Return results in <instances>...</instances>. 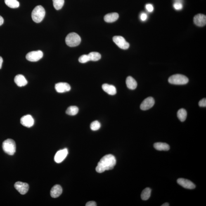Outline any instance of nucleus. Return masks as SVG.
I'll return each instance as SVG.
<instances>
[{"label": "nucleus", "instance_id": "5", "mask_svg": "<svg viewBox=\"0 0 206 206\" xmlns=\"http://www.w3.org/2000/svg\"><path fill=\"white\" fill-rule=\"evenodd\" d=\"M169 83L174 85L186 84L188 82V79L186 76L181 74H176L171 76L168 79Z\"/></svg>", "mask_w": 206, "mask_h": 206}, {"label": "nucleus", "instance_id": "25", "mask_svg": "<svg viewBox=\"0 0 206 206\" xmlns=\"http://www.w3.org/2000/svg\"><path fill=\"white\" fill-rule=\"evenodd\" d=\"M79 112V108L77 106H71L69 107L66 112L67 115L74 116L77 115Z\"/></svg>", "mask_w": 206, "mask_h": 206}, {"label": "nucleus", "instance_id": "2", "mask_svg": "<svg viewBox=\"0 0 206 206\" xmlns=\"http://www.w3.org/2000/svg\"><path fill=\"white\" fill-rule=\"evenodd\" d=\"M45 10L42 6H38L34 8L32 14V18L36 23H40L45 16Z\"/></svg>", "mask_w": 206, "mask_h": 206}, {"label": "nucleus", "instance_id": "23", "mask_svg": "<svg viewBox=\"0 0 206 206\" xmlns=\"http://www.w3.org/2000/svg\"><path fill=\"white\" fill-rule=\"evenodd\" d=\"M4 1L7 6L11 8H17L20 6V3L17 0H5Z\"/></svg>", "mask_w": 206, "mask_h": 206}, {"label": "nucleus", "instance_id": "34", "mask_svg": "<svg viewBox=\"0 0 206 206\" xmlns=\"http://www.w3.org/2000/svg\"><path fill=\"white\" fill-rule=\"evenodd\" d=\"M3 22H4V20H3V17L0 16V26L3 25Z\"/></svg>", "mask_w": 206, "mask_h": 206}, {"label": "nucleus", "instance_id": "10", "mask_svg": "<svg viewBox=\"0 0 206 206\" xmlns=\"http://www.w3.org/2000/svg\"><path fill=\"white\" fill-rule=\"evenodd\" d=\"M14 187L19 193L22 195L25 194L28 191L29 185L27 183L17 182L15 183Z\"/></svg>", "mask_w": 206, "mask_h": 206}, {"label": "nucleus", "instance_id": "18", "mask_svg": "<svg viewBox=\"0 0 206 206\" xmlns=\"http://www.w3.org/2000/svg\"><path fill=\"white\" fill-rule=\"evenodd\" d=\"M119 18L118 14L117 13H112L107 14L104 17L105 21L107 23H113L116 21Z\"/></svg>", "mask_w": 206, "mask_h": 206}, {"label": "nucleus", "instance_id": "27", "mask_svg": "<svg viewBox=\"0 0 206 206\" xmlns=\"http://www.w3.org/2000/svg\"><path fill=\"white\" fill-rule=\"evenodd\" d=\"M101 127V124L98 121H95L91 123L90 125L92 130L96 131L98 130Z\"/></svg>", "mask_w": 206, "mask_h": 206}, {"label": "nucleus", "instance_id": "31", "mask_svg": "<svg viewBox=\"0 0 206 206\" xmlns=\"http://www.w3.org/2000/svg\"><path fill=\"white\" fill-rule=\"evenodd\" d=\"M199 106L200 107H206V99L204 98L201 100L198 103Z\"/></svg>", "mask_w": 206, "mask_h": 206}, {"label": "nucleus", "instance_id": "13", "mask_svg": "<svg viewBox=\"0 0 206 206\" xmlns=\"http://www.w3.org/2000/svg\"><path fill=\"white\" fill-rule=\"evenodd\" d=\"M194 23L198 27H202L206 25V16L202 14H198L194 17Z\"/></svg>", "mask_w": 206, "mask_h": 206}, {"label": "nucleus", "instance_id": "22", "mask_svg": "<svg viewBox=\"0 0 206 206\" xmlns=\"http://www.w3.org/2000/svg\"><path fill=\"white\" fill-rule=\"evenodd\" d=\"M187 116V112L186 110L183 108L180 109L177 112V117L181 122H184L186 120Z\"/></svg>", "mask_w": 206, "mask_h": 206}, {"label": "nucleus", "instance_id": "8", "mask_svg": "<svg viewBox=\"0 0 206 206\" xmlns=\"http://www.w3.org/2000/svg\"><path fill=\"white\" fill-rule=\"evenodd\" d=\"M155 104V100L151 97H149L145 98L142 102L140 108L143 110H147L153 107Z\"/></svg>", "mask_w": 206, "mask_h": 206}, {"label": "nucleus", "instance_id": "4", "mask_svg": "<svg viewBox=\"0 0 206 206\" xmlns=\"http://www.w3.org/2000/svg\"><path fill=\"white\" fill-rule=\"evenodd\" d=\"M65 42L67 46L70 47H74L80 44L81 38L76 33H71L66 38Z\"/></svg>", "mask_w": 206, "mask_h": 206}, {"label": "nucleus", "instance_id": "28", "mask_svg": "<svg viewBox=\"0 0 206 206\" xmlns=\"http://www.w3.org/2000/svg\"><path fill=\"white\" fill-rule=\"evenodd\" d=\"M89 61L90 59L88 55H82L79 58V62L82 63H87Z\"/></svg>", "mask_w": 206, "mask_h": 206}, {"label": "nucleus", "instance_id": "37", "mask_svg": "<svg viewBox=\"0 0 206 206\" xmlns=\"http://www.w3.org/2000/svg\"><path fill=\"white\" fill-rule=\"evenodd\" d=\"M169 204L168 203H164L163 204V205H161V206H169Z\"/></svg>", "mask_w": 206, "mask_h": 206}, {"label": "nucleus", "instance_id": "20", "mask_svg": "<svg viewBox=\"0 0 206 206\" xmlns=\"http://www.w3.org/2000/svg\"><path fill=\"white\" fill-rule=\"evenodd\" d=\"M153 146L156 150L159 151H168L170 149L169 145L165 143H155Z\"/></svg>", "mask_w": 206, "mask_h": 206}, {"label": "nucleus", "instance_id": "24", "mask_svg": "<svg viewBox=\"0 0 206 206\" xmlns=\"http://www.w3.org/2000/svg\"><path fill=\"white\" fill-rule=\"evenodd\" d=\"M88 55L89 57L90 61H98L101 58V55L99 53H97V52H91Z\"/></svg>", "mask_w": 206, "mask_h": 206}, {"label": "nucleus", "instance_id": "29", "mask_svg": "<svg viewBox=\"0 0 206 206\" xmlns=\"http://www.w3.org/2000/svg\"><path fill=\"white\" fill-rule=\"evenodd\" d=\"M183 7L182 3L175 2L173 4L174 9L177 10L182 9Z\"/></svg>", "mask_w": 206, "mask_h": 206}, {"label": "nucleus", "instance_id": "1", "mask_svg": "<svg viewBox=\"0 0 206 206\" xmlns=\"http://www.w3.org/2000/svg\"><path fill=\"white\" fill-rule=\"evenodd\" d=\"M116 164V159L112 154L105 155L100 159L96 167V171L98 173H102L106 170H111Z\"/></svg>", "mask_w": 206, "mask_h": 206}, {"label": "nucleus", "instance_id": "9", "mask_svg": "<svg viewBox=\"0 0 206 206\" xmlns=\"http://www.w3.org/2000/svg\"><path fill=\"white\" fill-rule=\"evenodd\" d=\"M68 154V150L67 148L59 150L55 154L54 160L57 163H59L63 162Z\"/></svg>", "mask_w": 206, "mask_h": 206}, {"label": "nucleus", "instance_id": "21", "mask_svg": "<svg viewBox=\"0 0 206 206\" xmlns=\"http://www.w3.org/2000/svg\"><path fill=\"white\" fill-rule=\"evenodd\" d=\"M152 190L150 188H147L142 192L141 194L142 199L143 200H147L149 198L151 195Z\"/></svg>", "mask_w": 206, "mask_h": 206}, {"label": "nucleus", "instance_id": "15", "mask_svg": "<svg viewBox=\"0 0 206 206\" xmlns=\"http://www.w3.org/2000/svg\"><path fill=\"white\" fill-rule=\"evenodd\" d=\"M62 193V188L59 185H55L53 187L51 190V196L53 198H58Z\"/></svg>", "mask_w": 206, "mask_h": 206}, {"label": "nucleus", "instance_id": "14", "mask_svg": "<svg viewBox=\"0 0 206 206\" xmlns=\"http://www.w3.org/2000/svg\"><path fill=\"white\" fill-rule=\"evenodd\" d=\"M55 89L57 92L63 93L70 90L71 87L68 83H59L55 84Z\"/></svg>", "mask_w": 206, "mask_h": 206}, {"label": "nucleus", "instance_id": "16", "mask_svg": "<svg viewBox=\"0 0 206 206\" xmlns=\"http://www.w3.org/2000/svg\"><path fill=\"white\" fill-rule=\"evenodd\" d=\"M102 88L104 91L108 94L112 96L115 95L117 93V89L116 88L112 85L104 84L102 86Z\"/></svg>", "mask_w": 206, "mask_h": 206}, {"label": "nucleus", "instance_id": "30", "mask_svg": "<svg viewBox=\"0 0 206 206\" xmlns=\"http://www.w3.org/2000/svg\"><path fill=\"white\" fill-rule=\"evenodd\" d=\"M145 8L149 12V13H152V12L153 11L154 8L153 5L151 4H147L145 6Z\"/></svg>", "mask_w": 206, "mask_h": 206}, {"label": "nucleus", "instance_id": "17", "mask_svg": "<svg viewBox=\"0 0 206 206\" xmlns=\"http://www.w3.org/2000/svg\"><path fill=\"white\" fill-rule=\"evenodd\" d=\"M14 81L19 87H23L26 86L28 83L27 79L22 74H18L15 77Z\"/></svg>", "mask_w": 206, "mask_h": 206}, {"label": "nucleus", "instance_id": "33", "mask_svg": "<svg viewBox=\"0 0 206 206\" xmlns=\"http://www.w3.org/2000/svg\"><path fill=\"white\" fill-rule=\"evenodd\" d=\"M86 206H96V202L94 201H89L86 203Z\"/></svg>", "mask_w": 206, "mask_h": 206}, {"label": "nucleus", "instance_id": "6", "mask_svg": "<svg viewBox=\"0 0 206 206\" xmlns=\"http://www.w3.org/2000/svg\"><path fill=\"white\" fill-rule=\"evenodd\" d=\"M43 52L39 50L29 52L26 55V58L29 61L36 62L39 61L43 58Z\"/></svg>", "mask_w": 206, "mask_h": 206}, {"label": "nucleus", "instance_id": "36", "mask_svg": "<svg viewBox=\"0 0 206 206\" xmlns=\"http://www.w3.org/2000/svg\"><path fill=\"white\" fill-rule=\"evenodd\" d=\"M175 2L183 3V0H175Z\"/></svg>", "mask_w": 206, "mask_h": 206}, {"label": "nucleus", "instance_id": "3", "mask_svg": "<svg viewBox=\"0 0 206 206\" xmlns=\"http://www.w3.org/2000/svg\"><path fill=\"white\" fill-rule=\"evenodd\" d=\"M3 148L5 153L10 155H13L16 152V143L13 140L8 138L3 141Z\"/></svg>", "mask_w": 206, "mask_h": 206}, {"label": "nucleus", "instance_id": "19", "mask_svg": "<svg viewBox=\"0 0 206 206\" xmlns=\"http://www.w3.org/2000/svg\"><path fill=\"white\" fill-rule=\"evenodd\" d=\"M126 84L128 88L131 90H134L137 87V83L132 77L129 76L126 79Z\"/></svg>", "mask_w": 206, "mask_h": 206}, {"label": "nucleus", "instance_id": "26", "mask_svg": "<svg viewBox=\"0 0 206 206\" xmlns=\"http://www.w3.org/2000/svg\"><path fill=\"white\" fill-rule=\"evenodd\" d=\"M53 6L55 9L59 10L61 9L64 4V0H53Z\"/></svg>", "mask_w": 206, "mask_h": 206}, {"label": "nucleus", "instance_id": "32", "mask_svg": "<svg viewBox=\"0 0 206 206\" xmlns=\"http://www.w3.org/2000/svg\"><path fill=\"white\" fill-rule=\"evenodd\" d=\"M148 15L145 13H142L141 15H140V18L143 21H145L146 20L147 18H148Z\"/></svg>", "mask_w": 206, "mask_h": 206}, {"label": "nucleus", "instance_id": "35", "mask_svg": "<svg viewBox=\"0 0 206 206\" xmlns=\"http://www.w3.org/2000/svg\"><path fill=\"white\" fill-rule=\"evenodd\" d=\"M3 62V58L1 57L0 56V69L1 68L2 66Z\"/></svg>", "mask_w": 206, "mask_h": 206}, {"label": "nucleus", "instance_id": "7", "mask_svg": "<svg viewBox=\"0 0 206 206\" xmlns=\"http://www.w3.org/2000/svg\"><path fill=\"white\" fill-rule=\"evenodd\" d=\"M113 42L118 47L122 49H128L129 47V44L125 40L123 37L122 36H115L113 38Z\"/></svg>", "mask_w": 206, "mask_h": 206}, {"label": "nucleus", "instance_id": "12", "mask_svg": "<svg viewBox=\"0 0 206 206\" xmlns=\"http://www.w3.org/2000/svg\"><path fill=\"white\" fill-rule=\"evenodd\" d=\"M177 183L180 186L187 189H193L195 188V185L192 182L183 178L178 179Z\"/></svg>", "mask_w": 206, "mask_h": 206}, {"label": "nucleus", "instance_id": "11", "mask_svg": "<svg viewBox=\"0 0 206 206\" xmlns=\"http://www.w3.org/2000/svg\"><path fill=\"white\" fill-rule=\"evenodd\" d=\"M21 123L22 125L27 128H30L34 125V121L31 115L23 116L20 119Z\"/></svg>", "mask_w": 206, "mask_h": 206}]
</instances>
